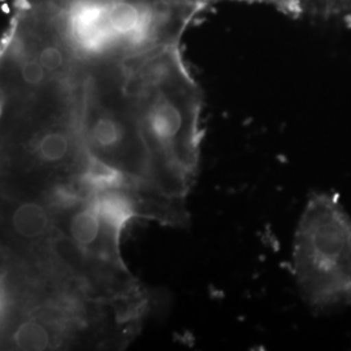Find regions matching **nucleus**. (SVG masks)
Here are the masks:
<instances>
[{"label": "nucleus", "mask_w": 351, "mask_h": 351, "mask_svg": "<svg viewBox=\"0 0 351 351\" xmlns=\"http://www.w3.org/2000/svg\"><path fill=\"white\" fill-rule=\"evenodd\" d=\"M134 75L130 84L143 98L136 114L150 154L154 191L185 208L201 158L195 91L175 64H159Z\"/></svg>", "instance_id": "nucleus-1"}, {"label": "nucleus", "mask_w": 351, "mask_h": 351, "mask_svg": "<svg viewBox=\"0 0 351 351\" xmlns=\"http://www.w3.org/2000/svg\"><path fill=\"white\" fill-rule=\"evenodd\" d=\"M293 272L316 311L351 304V217L336 195L316 193L307 202L294 234Z\"/></svg>", "instance_id": "nucleus-2"}, {"label": "nucleus", "mask_w": 351, "mask_h": 351, "mask_svg": "<svg viewBox=\"0 0 351 351\" xmlns=\"http://www.w3.org/2000/svg\"><path fill=\"white\" fill-rule=\"evenodd\" d=\"M59 230L50 202L0 194V249L37 268L58 262L55 242Z\"/></svg>", "instance_id": "nucleus-3"}, {"label": "nucleus", "mask_w": 351, "mask_h": 351, "mask_svg": "<svg viewBox=\"0 0 351 351\" xmlns=\"http://www.w3.org/2000/svg\"><path fill=\"white\" fill-rule=\"evenodd\" d=\"M106 20L113 32L132 33L141 24V12L134 4L120 1L111 4L107 8Z\"/></svg>", "instance_id": "nucleus-4"}, {"label": "nucleus", "mask_w": 351, "mask_h": 351, "mask_svg": "<svg viewBox=\"0 0 351 351\" xmlns=\"http://www.w3.org/2000/svg\"><path fill=\"white\" fill-rule=\"evenodd\" d=\"M46 72L47 71L43 68V65L39 62L30 60V62H26L21 66V78L27 85L38 86L45 81Z\"/></svg>", "instance_id": "nucleus-5"}, {"label": "nucleus", "mask_w": 351, "mask_h": 351, "mask_svg": "<svg viewBox=\"0 0 351 351\" xmlns=\"http://www.w3.org/2000/svg\"><path fill=\"white\" fill-rule=\"evenodd\" d=\"M38 62L43 65L47 72H55L63 65V53L55 47H47L40 52Z\"/></svg>", "instance_id": "nucleus-6"}, {"label": "nucleus", "mask_w": 351, "mask_h": 351, "mask_svg": "<svg viewBox=\"0 0 351 351\" xmlns=\"http://www.w3.org/2000/svg\"><path fill=\"white\" fill-rule=\"evenodd\" d=\"M80 4L84 10L107 11V8L111 5V0H80Z\"/></svg>", "instance_id": "nucleus-7"}]
</instances>
